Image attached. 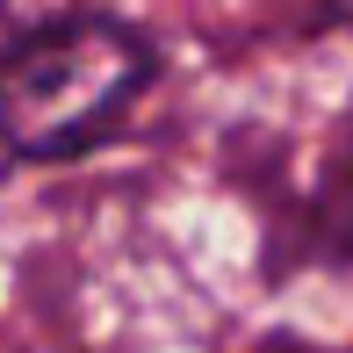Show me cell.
<instances>
[{"instance_id": "6da1fadb", "label": "cell", "mask_w": 353, "mask_h": 353, "mask_svg": "<svg viewBox=\"0 0 353 353\" xmlns=\"http://www.w3.org/2000/svg\"><path fill=\"white\" fill-rule=\"evenodd\" d=\"M152 79V51L123 22H58L0 65V144L22 159H72L123 123Z\"/></svg>"}, {"instance_id": "7a4b0ae2", "label": "cell", "mask_w": 353, "mask_h": 353, "mask_svg": "<svg viewBox=\"0 0 353 353\" xmlns=\"http://www.w3.org/2000/svg\"><path fill=\"white\" fill-rule=\"evenodd\" d=\"M325 8H332V14H339V22H346V29H353V0H325Z\"/></svg>"}]
</instances>
